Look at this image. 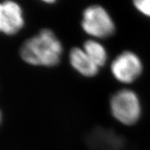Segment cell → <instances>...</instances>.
I'll return each instance as SVG.
<instances>
[{"mask_svg": "<svg viewBox=\"0 0 150 150\" xmlns=\"http://www.w3.org/2000/svg\"><path fill=\"white\" fill-rule=\"evenodd\" d=\"M81 25L87 35L96 40L108 38L117 31L112 16L100 5H91L84 8Z\"/></svg>", "mask_w": 150, "mask_h": 150, "instance_id": "obj_3", "label": "cell"}, {"mask_svg": "<svg viewBox=\"0 0 150 150\" xmlns=\"http://www.w3.org/2000/svg\"><path fill=\"white\" fill-rule=\"evenodd\" d=\"M25 25L23 8L14 1L0 2V33L8 36L21 32Z\"/></svg>", "mask_w": 150, "mask_h": 150, "instance_id": "obj_5", "label": "cell"}, {"mask_svg": "<svg viewBox=\"0 0 150 150\" xmlns=\"http://www.w3.org/2000/svg\"><path fill=\"white\" fill-rule=\"evenodd\" d=\"M143 71L142 60L134 52L126 50L117 54L111 61L112 77L123 84H130L140 77Z\"/></svg>", "mask_w": 150, "mask_h": 150, "instance_id": "obj_4", "label": "cell"}, {"mask_svg": "<svg viewBox=\"0 0 150 150\" xmlns=\"http://www.w3.org/2000/svg\"><path fill=\"white\" fill-rule=\"evenodd\" d=\"M2 114L1 110H0V124H1V122H2Z\"/></svg>", "mask_w": 150, "mask_h": 150, "instance_id": "obj_10", "label": "cell"}, {"mask_svg": "<svg viewBox=\"0 0 150 150\" xmlns=\"http://www.w3.org/2000/svg\"><path fill=\"white\" fill-rule=\"evenodd\" d=\"M82 48L100 68L106 65L108 61V53L106 47L99 40L87 39L83 42Z\"/></svg>", "mask_w": 150, "mask_h": 150, "instance_id": "obj_8", "label": "cell"}, {"mask_svg": "<svg viewBox=\"0 0 150 150\" xmlns=\"http://www.w3.org/2000/svg\"><path fill=\"white\" fill-rule=\"evenodd\" d=\"M61 40L50 28H42L22 43L19 55L22 61L34 67H53L58 65L63 56Z\"/></svg>", "mask_w": 150, "mask_h": 150, "instance_id": "obj_1", "label": "cell"}, {"mask_svg": "<svg viewBox=\"0 0 150 150\" xmlns=\"http://www.w3.org/2000/svg\"><path fill=\"white\" fill-rule=\"evenodd\" d=\"M132 4L139 13L150 17V0H135Z\"/></svg>", "mask_w": 150, "mask_h": 150, "instance_id": "obj_9", "label": "cell"}, {"mask_svg": "<svg viewBox=\"0 0 150 150\" xmlns=\"http://www.w3.org/2000/svg\"><path fill=\"white\" fill-rule=\"evenodd\" d=\"M86 141L93 150H122L125 139L117 132L107 128L97 127L87 135Z\"/></svg>", "mask_w": 150, "mask_h": 150, "instance_id": "obj_6", "label": "cell"}, {"mask_svg": "<svg viewBox=\"0 0 150 150\" xmlns=\"http://www.w3.org/2000/svg\"><path fill=\"white\" fill-rule=\"evenodd\" d=\"M69 62L71 67L84 77H95L100 71V67L91 59L82 47L71 48L69 52Z\"/></svg>", "mask_w": 150, "mask_h": 150, "instance_id": "obj_7", "label": "cell"}, {"mask_svg": "<svg viewBox=\"0 0 150 150\" xmlns=\"http://www.w3.org/2000/svg\"><path fill=\"white\" fill-rule=\"evenodd\" d=\"M112 117L121 124L130 127L138 122L142 115V105L138 94L129 88L116 91L110 100Z\"/></svg>", "mask_w": 150, "mask_h": 150, "instance_id": "obj_2", "label": "cell"}]
</instances>
